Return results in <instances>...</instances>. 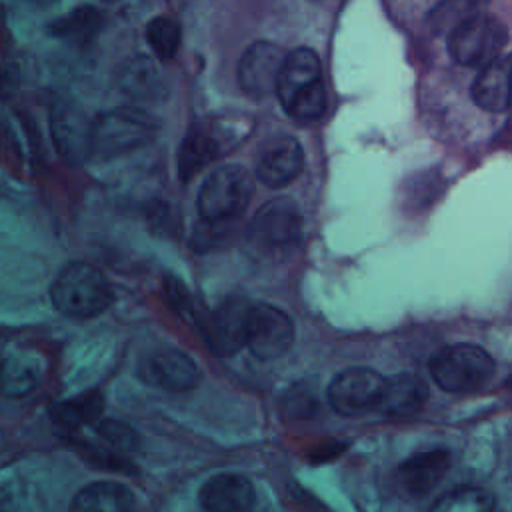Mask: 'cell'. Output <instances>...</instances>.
Wrapping results in <instances>:
<instances>
[{"mask_svg":"<svg viewBox=\"0 0 512 512\" xmlns=\"http://www.w3.org/2000/svg\"><path fill=\"white\" fill-rule=\"evenodd\" d=\"M52 304L66 316L92 318L104 312L112 302V286L92 264H68L52 284Z\"/></svg>","mask_w":512,"mask_h":512,"instance_id":"1","label":"cell"},{"mask_svg":"<svg viewBox=\"0 0 512 512\" xmlns=\"http://www.w3.org/2000/svg\"><path fill=\"white\" fill-rule=\"evenodd\" d=\"M508 42L506 24L492 14L464 16L448 36L452 58L468 68H484L500 58Z\"/></svg>","mask_w":512,"mask_h":512,"instance_id":"2","label":"cell"},{"mask_svg":"<svg viewBox=\"0 0 512 512\" xmlns=\"http://www.w3.org/2000/svg\"><path fill=\"white\" fill-rule=\"evenodd\" d=\"M492 356L476 344L444 346L430 358V374L446 392H474L482 388L494 374Z\"/></svg>","mask_w":512,"mask_h":512,"instance_id":"3","label":"cell"},{"mask_svg":"<svg viewBox=\"0 0 512 512\" xmlns=\"http://www.w3.org/2000/svg\"><path fill=\"white\" fill-rule=\"evenodd\" d=\"M254 180L250 172L238 164L216 168L204 180L198 194V212L210 224L238 218L250 204Z\"/></svg>","mask_w":512,"mask_h":512,"instance_id":"4","label":"cell"},{"mask_svg":"<svg viewBox=\"0 0 512 512\" xmlns=\"http://www.w3.org/2000/svg\"><path fill=\"white\" fill-rule=\"evenodd\" d=\"M160 130L154 116L138 108H114L92 124V152L118 156L150 144Z\"/></svg>","mask_w":512,"mask_h":512,"instance_id":"5","label":"cell"},{"mask_svg":"<svg viewBox=\"0 0 512 512\" xmlns=\"http://www.w3.org/2000/svg\"><path fill=\"white\" fill-rule=\"evenodd\" d=\"M302 214L290 198H274L260 206L248 226V240L260 250H280L302 236Z\"/></svg>","mask_w":512,"mask_h":512,"instance_id":"6","label":"cell"},{"mask_svg":"<svg viewBox=\"0 0 512 512\" xmlns=\"http://www.w3.org/2000/svg\"><path fill=\"white\" fill-rule=\"evenodd\" d=\"M294 342V324L286 312L270 304H252L246 318L244 346L260 360L282 356Z\"/></svg>","mask_w":512,"mask_h":512,"instance_id":"7","label":"cell"},{"mask_svg":"<svg viewBox=\"0 0 512 512\" xmlns=\"http://www.w3.org/2000/svg\"><path fill=\"white\" fill-rule=\"evenodd\" d=\"M384 376L372 368H346L328 386V402L342 416H360L376 408Z\"/></svg>","mask_w":512,"mask_h":512,"instance_id":"8","label":"cell"},{"mask_svg":"<svg viewBox=\"0 0 512 512\" xmlns=\"http://www.w3.org/2000/svg\"><path fill=\"white\" fill-rule=\"evenodd\" d=\"M304 168V152L294 136L278 134L264 140L254 158V172L270 188L290 184Z\"/></svg>","mask_w":512,"mask_h":512,"instance_id":"9","label":"cell"},{"mask_svg":"<svg viewBox=\"0 0 512 512\" xmlns=\"http://www.w3.org/2000/svg\"><path fill=\"white\" fill-rule=\"evenodd\" d=\"M284 52L272 42H254L238 62V84L252 98H264L276 92Z\"/></svg>","mask_w":512,"mask_h":512,"instance_id":"10","label":"cell"},{"mask_svg":"<svg viewBox=\"0 0 512 512\" xmlns=\"http://www.w3.org/2000/svg\"><path fill=\"white\" fill-rule=\"evenodd\" d=\"M140 376L146 384L168 392L192 390L200 380L196 362L180 350H158L144 356Z\"/></svg>","mask_w":512,"mask_h":512,"instance_id":"11","label":"cell"},{"mask_svg":"<svg viewBox=\"0 0 512 512\" xmlns=\"http://www.w3.org/2000/svg\"><path fill=\"white\" fill-rule=\"evenodd\" d=\"M252 304L244 300H226L220 304L204 324L206 346L216 356H232L244 346L246 318Z\"/></svg>","mask_w":512,"mask_h":512,"instance_id":"12","label":"cell"},{"mask_svg":"<svg viewBox=\"0 0 512 512\" xmlns=\"http://www.w3.org/2000/svg\"><path fill=\"white\" fill-rule=\"evenodd\" d=\"M198 500L204 512H250L254 486L242 474L222 472L204 482Z\"/></svg>","mask_w":512,"mask_h":512,"instance_id":"13","label":"cell"},{"mask_svg":"<svg viewBox=\"0 0 512 512\" xmlns=\"http://www.w3.org/2000/svg\"><path fill=\"white\" fill-rule=\"evenodd\" d=\"M428 400V386L420 376L396 374L384 378L376 410L390 418H406L422 410Z\"/></svg>","mask_w":512,"mask_h":512,"instance_id":"14","label":"cell"},{"mask_svg":"<svg viewBox=\"0 0 512 512\" xmlns=\"http://www.w3.org/2000/svg\"><path fill=\"white\" fill-rule=\"evenodd\" d=\"M322 82L320 58L310 48H294L284 56L278 82H276V96L284 110L288 104L306 88Z\"/></svg>","mask_w":512,"mask_h":512,"instance_id":"15","label":"cell"},{"mask_svg":"<svg viewBox=\"0 0 512 512\" xmlns=\"http://www.w3.org/2000/svg\"><path fill=\"white\" fill-rule=\"evenodd\" d=\"M448 466L450 454L446 450H426L404 460L398 470V478L406 492L412 496H424L444 478Z\"/></svg>","mask_w":512,"mask_h":512,"instance_id":"16","label":"cell"},{"mask_svg":"<svg viewBox=\"0 0 512 512\" xmlns=\"http://www.w3.org/2000/svg\"><path fill=\"white\" fill-rule=\"evenodd\" d=\"M472 100L486 112H504L510 104V56H500L484 66L474 84Z\"/></svg>","mask_w":512,"mask_h":512,"instance_id":"17","label":"cell"},{"mask_svg":"<svg viewBox=\"0 0 512 512\" xmlns=\"http://www.w3.org/2000/svg\"><path fill=\"white\" fill-rule=\"evenodd\" d=\"M132 492L112 480H100L84 486L70 502V512H130Z\"/></svg>","mask_w":512,"mask_h":512,"instance_id":"18","label":"cell"},{"mask_svg":"<svg viewBox=\"0 0 512 512\" xmlns=\"http://www.w3.org/2000/svg\"><path fill=\"white\" fill-rule=\"evenodd\" d=\"M122 90L140 102H158L166 94L164 78L158 66L148 56H134L128 60L120 74Z\"/></svg>","mask_w":512,"mask_h":512,"instance_id":"19","label":"cell"},{"mask_svg":"<svg viewBox=\"0 0 512 512\" xmlns=\"http://www.w3.org/2000/svg\"><path fill=\"white\" fill-rule=\"evenodd\" d=\"M58 146L70 162H82L92 152V126L78 110H60L54 122Z\"/></svg>","mask_w":512,"mask_h":512,"instance_id":"20","label":"cell"},{"mask_svg":"<svg viewBox=\"0 0 512 512\" xmlns=\"http://www.w3.org/2000/svg\"><path fill=\"white\" fill-rule=\"evenodd\" d=\"M218 140L206 130H190L178 150V174L182 180H190L210 160L220 154Z\"/></svg>","mask_w":512,"mask_h":512,"instance_id":"21","label":"cell"},{"mask_svg":"<svg viewBox=\"0 0 512 512\" xmlns=\"http://www.w3.org/2000/svg\"><path fill=\"white\" fill-rule=\"evenodd\" d=\"M430 512H494V496L478 486H456L442 494Z\"/></svg>","mask_w":512,"mask_h":512,"instance_id":"22","label":"cell"},{"mask_svg":"<svg viewBox=\"0 0 512 512\" xmlns=\"http://www.w3.org/2000/svg\"><path fill=\"white\" fill-rule=\"evenodd\" d=\"M38 368L24 360H2L0 364V390L8 396H26L38 384Z\"/></svg>","mask_w":512,"mask_h":512,"instance_id":"23","label":"cell"},{"mask_svg":"<svg viewBox=\"0 0 512 512\" xmlns=\"http://www.w3.org/2000/svg\"><path fill=\"white\" fill-rule=\"evenodd\" d=\"M146 40L160 60H172L180 46V26L168 16H156L146 24Z\"/></svg>","mask_w":512,"mask_h":512,"instance_id":"24","label":"cell"},{"mask_svg":"<svg viewBox=\"0 0 512 512\" xmlns=\"http://www.w3.org/2000/svg\"><path fill=\"white\" fill-rule=\"evenodd\" d=\"M102 412L100 394H86L54 408V420L64 428H78L92 422Z\"/></svg>","mask_w":512,"mask_h":512,"instance_id":"25","label":"cell"},{"mask_svg":"<svg viewBox=\"0 0 512 512\" xmlns=\"http://www.w3.org/2000/svg\"><path fill=\"white\" fill-rule=\"evenodd\" d=\"M326 110V88L324 82L300 92L286 108V112L298 120H318Z\"/></svg>","mask_w":512,"mask_h":512,"instance_id":"26","label":"cell"},{"mask_svg":"<svg viewBox=\"0 0 512 512\" xmlns=\"http://www.w3.org/2000/svg\"><path fill=\"white\" fill-rule=\"evenodd\" d=\"M98 432L104 440H108L110 444H114L118 448L132 450V448L138 446V436L134 434V430L130 426H126L122 422H112V420L102 422L98 426Z\"/></svg>","mask_w":512,"mask_h":512,"instance_id":"27","label":"cell"},{"mask_svg":"<svg viewBox=\"0 0 512 512\" xmlns=\"http://www.w3.org/2000/svg\"><path fill=\"white\" fill-rule=\"evenodd\" d=\"M0 364H2V360H0Z\"/></svg>","mask_w":512,"mask_h":512,"instance_id":"28","label":"cell"}]
</instances>
